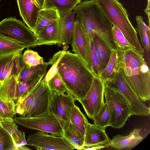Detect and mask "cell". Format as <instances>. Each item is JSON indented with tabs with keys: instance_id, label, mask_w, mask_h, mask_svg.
I'll return each instance as SVG.
<instances>
[{
	"instance_id": "cell-1",
	"label": "cell",
	"mask_w": 150,
	"mask_h": 150,
	"mask_svg": "<svg viewBox=\"0 0 150 150\" xmlns=\"http://www.w3.org/2000/svg\"><path fill=\"white\" fill-rule=\"evenodd\" d=\"M57 69L69 93L78 101L83 99L95 76L81 57L67 50L59 61Z\"/></svg>"
},
{
	"instance_id": "cell-2",
	"label": "cell",
	"mask_w": 150,
	"mask_h": 150,
	"mask_svg": "<svg viewBox=\"0 0 150 150\" xmlns=\"http://www.w3.org/2000/svg\"><path fill=\"white\" fill-rule=\"evenodd\" d=\"M76 21L83 29L88 41L97 36L112 49H117L113 40V25L95 0L81 2L74 8Z\"/></svg>"
},
{
	"instance_id": "cell-3",
	"label": "cell",
	"mask_w": 150,
	"mask_h": 150,
	"mask_svg": "<svg viewBox=\"0 0 150 150\" xmlns=\"http://www.w3.org/2000/svg\"><path fill=\"white\" fill-rule=\"evenodd\" d=\"M118 51L121 67L127 82L145 102L150 98V73L143 54L134 49Z\"/></svg>"
},
{
	"instance_id": "cell-4",
	"label": "cell",
	"mask_w": 150,
	"mask_h": 150,
	"mask_svg": "<svg viewBox=\"0 0 150 150\" xmlns=\"http://www.w3.org/2000/svg\"><path fill=\"white\" fill-rule=\"evenodd\" d=\"M52 91L42 80L15 103L16 113L23 117H34L50 111Z\"/></svg>"
},
{
	"instance_id": "cell-5",
	"label": "cell",
	"mask_w": 150,
	"mask_h": 150,
	"mask_svg": "<svg viewBox=\"0 0 150 150\" xmlns=\"http://www.w3.org/2000/svg\"><path fill=\"white\" fill-rule=\"evenodd\" d=\"M95 0L112 25L121 30L137 50L143 54L144 50L139 41L136 29L122 4L118 0Z\"/></svg>"
},
{
	"instance_id": "cell-6",
	"label": "cell",
	"mask_w": 150,
	"mask_h": 150,
	"mask_svg": "<svg viewBox=\"0 0 150 150\" xmlns=\"http://www.w3.org/2000/svg\"><path fill=\"white\" fill-rule=\"evenodd\" d=\"M105 87L120 93L127 102L132 115L147 116L150 108L137 95L127 82L121 67L110 79L103 83Z\"/></svg>"
},
{
	"instance_id": "cell-7",
	"label": "cell",
	"mask_w": 150,
	"mask_h": 150,
	"mask_svg": "<svg viewBox=\"0 0 150 150\" xmlns=\"http://www.w3.org/2000/svg\"><path fill=\"white\" fill-rule=\"evenodd\" d=\"M0 34L20 43L25 48L38 46L34 32L14 17L6 18L0 22Z\"/></svg>"
},
{
	"instance_id": "cell-8",
	"label": "cell",
	"mask_w": 150,
	"mask_h": 150,
	"mask_svg": "<svg viewBox=\"0 0 150 150\" xmlns=\"http://www.w3.org/2000/svg\"><path fill=\"white\" fill-rule=\"evenodd\" d=\"M104 95L110 114L109 126L116 129L122 127L132 115L127 102L118 93L105 86Z\"/></svg>"
},
{
	"instance_id": "cell-9",
	"label": "cell",
	"mask_w": 150,
	"mask_h": 150,
	"mask_svg": "<svg viewBox=\"0 0 150 150\" xmlns=\"http://www.w3.org/2000/svg\"><path fill=\"white\" fill-rule=\"evenodd\" d=\"M13 120L16 123L28 129L47 132L56 136L63 135V128L62 122L50 111L34 117H15Z\"/></svg>"
},
{
	"instance_id": "cell-10",
	"label": "cell",
	"mask_w": 150,
	"mask_h": 150,
	"mask_svg": "<svg viewBox=\"0 0 150 150\" xmlns=\"http://www.w3.org/2000/svg\"><path fill=\"white\" fill-rule=\"evenodd\" d=\"M105 86L100 79L95 76L85 97L79 102L88 118L92 119L104 104Z\"/></svg>"
},
{
	"instance_id": "cell-11",
	"label": "cell",
	"mask_w": 150,
	"mask_h": 150,
	"mask_svg": "<svg viewBox=\"0 0 150 150\" xmlns=\"http://www.w3.org/2000/svg\"><path fill=\"white\" fill-rule=\"evenodd\" d=\"M27 144L38 150H74V148L63 136L39 131L29 135Z\"/></svg>"
},
{
	"instance_id": "cell-12",
	"label": "cell",
	"mask_w": 150,
	"mask_h": 150,
	"mask_svg": "<svg viewBox=\"0 0 150 150\" xmlns=\"http://www.w3.org/2000/svg\"><path fill=\"white\" fill-rule=\"evenodd\" d=\"M52 91L50 111L56 115L63 126L66 123L70 121V112L75 104L76 99L69 93H59L54 91Z\"/></svg>"
},
{
	"instance_id": "cell-13",
	"label": "cell",
	"mask_w": 150,
	"mask_h": 150,
	"mask_svg": "<svg viewBox=\"0 0 150 150\" xmlns=\"http://www.w3.org/2000/svg\"><path fill=\"white\" fill-rule=\"evenodd\" d=\"M71 43L74 53L80 57L90 69L89 42L81 25L76 21L75 22Z\"/></svg>"
},
{
	"instance_id": "cell-14",
	"label": "cell",
	"mask_w": 150,
	"mask_h": 150,
	"mask_svg": "<svg viewBox=\"0 0 150 150\" xmlns=\"http://www.w3.org/2000/svg\"><path fill=\"white\" fill-rule=\"evenodd\" d=\"M59 14V42L57 45L59 46L67 45L71 42L76 13L72 11L68 13Z\"/></svg>"
},
{
	"instance_id": "cell-15",
	"label": "cell",
	"mask_w": 150,
	"mask_h": 150,
	"mask_svg": "<svg viewBox=\"0 0 150 150\" xmlns=\"http://www.w3.org/2000/svg\"><path fill=\"white\" fill-rule=\"evenodd\" d=\"M20 14L24 22L33 32L40 10L33 0H17Z\"/></svg>"
},
{
	"instance_id": "cell-16",
	"label": "cell",
	"mask_w": 150,
	"mask_h": 150,
	"mask_svg": "<svg viewBox=\"0 0 150 150\" xmlns=\"http://www.w3.org/2000/svg\"><path fill=\"white\" fill-rule=\"evenodd\" d=\"M22 97L18 78L14 76L6 79L0 84V99L6 101H13L15 103Z\"/></svg>"
},
{
	"instance_id": "cell-17",
	"label": "cell",
	"mask_w": 150,
	"mask_h": 150,
	"mask_svg": "<svg viewBox=\"0 0 150 150\" xmlns=\"http://www.w3.org/2000/svg\"><path fill=\"white\" fill-rule=\"evenodd\" d=\"M144 138L141 129H135L128 135L118 134L114 136L110 140V146L118 149L132 148L138 144Z\"/></svg>"
},
{
	"instance_id": "cell-18",
	"label": "cell",
	"mask_w": 150,
	"mask_h": 150,
	"mask_svg": "<svg viewBox=\"0 0 150 150\" xmlns=\"http://www.w3.org/2000/svg\"><path fill=\"white\" fill-rule=\"evenodd\" d=\"M50 64V63L49 61L37 66L30 67L24 64L18 80L28 82H40L45 75L47 67Z\"/></svg>"
},
{
	"instance_id": "cell-19",
	"label": "cell",
	"mask_w": 150,
	"mask_h": 150,
	"mask_svg": "<svg viewBox=\"0 0 150 150\" xmlns=\"http://www.w3.org/2000/svg\"><path fill=\"white\" fill-rule=\"evenodd\" d=\"M59 21L43 28L35 35L38 46L57 45L59 42Z\"/></svg>"
},
{
	"instance_id": "cell-20",
	"label": "cell",
	"mask_w": 150,
	"mask_h": 150,
	"mask_svg": "<svg viewBox=\"0 0 150 150\" xmlns=\"http://www.w3.org/2000/svg\"><path fill=\"white\" fill-rule=\"evenodd\" d=\"M110 141L105 129L97 127L94 124L88 123L84 134L83 147Z\"/></svg>"
},
{
	"instance_id": "cell-21",
	"label": "cell",
	"mask_w": 150,
	"mask_h": 150,
	"mask_svg": "<svg viewBox=\"0 0 150 150\" xmlns=\"http://www.w3.org/2000/svg\"><path fill=\"white\" fill-rule=\"evenodd\" d=\"M99 62V78L111 56V50L102 39L95 36L93 40Z\"/></svg>"
},
{
	"instance_id": "cell-22",
	"label": "cell",
	"mask_w": 150,
	"mask_h": 150,
	"mask_svg": "<svg viewBox=\"0 0 150 150\" xmlns=\"http://www.w3.org/2000/svg\"><path fill=\"white\" fill-rule=\"evenodd\" d=\"M22 52L20 51L16 53L5 65L1 83L12 76L18 78L24 65L22 59Z\"/></svg>"
},
{
	"instance_id": "cell-23",
	"label": "cell",
	"mask_w": 150,
	"mask_h": 150,
	"mask_svg": "<svg viewBox=\"0 0 150 150\" xmlns=\"http://www.w3.org/2000/svg\"><path fill=\"white\" fill-rule=\"evenodd\" d=\"M63 136L75 149L81 150L83 148L84 137L70 121L63 126Z\"/></svg>"
},
{
	"instance_id": "cell-24",
	"label": "cell",
	"mask_w": 150,
	"mask_h": 150,
	"mask_svg": "<svg viewBox=\"0 0 150 150\" xmlns=\"http://www.w3.org/2000/svg\"><path fill=\"white\" fill-rule=\"evenodd\" d=\"M59 16L56 10L43 8L39 11L34 33L35 34L43 28L59 20Z\"/></svg>"
},
{
	"instance_id": "cell-25",
	"label": "cell",
	"mask_w": 150,
	"mask_h": 150,
	"mask_svg": "<svg viewBox=\"0 0 150 150\" xmlns=\"http://www.w3.org/2000/svg\"><path fill=\"white\" fill-rule=\"evenodd\" d=\"M121 67L120 57L117 49L111 50L109 60L99 78L103 83L112 78Z\"/></svg>"
},
{
	"instance_id": "cell-26",
	"label": "cell",
	"mask_w": 150,
	"mask_h": 150,
	"mask_svg": "<svg viewBox=\"0 0 150 150\" xmlns=\"http://www.w3.org/2000/svg\"><path fill=\"white\" fill-rule=\"evenodd\" d=\"M81 2V0H45L43 8L55 10L59 13H67L73 11Z\"/></svg>"
},
{
	"instance_id": "cell-27",
	"label": "cell",
	"mask_w": 150,
	"mask_h": 150,
	"mask_svg": "<svg viewBox=\"0 0 150 150\" xmlns=\"http://www.w3.org/2000/svg\"><path fill=\"white\" fill-rule=\"evenodd\" d=\"M0 122L3 127L11 135L18 150L21 146L27 144L24 132L18 129V126L14 120H4Z\"/></svg>"
},
{
	"instance_id": "cell-28",
	"label": "cell",
	"mask_w": 150,
	"mask_h": 150,
	"mask_svg": "<svg viewBox=\"0 0 150 150\" xmlns=\"http://www.w3.org/2000/svg\"><path fill=\"white\" fill-rule=\"evenodd\" d=\"M69 120L73 125L84 136L88 122L79 108L75 104L70 114Z\"/></svg>"
},
{
	"instance_id": "cell-29",
	"label": "cell",
	"mask_w": 150,
	"mask_h": 150,
	"mask_svg": "<svg viewBox=\"0 0 150 150\" xmlns=\"http://www.w3.org/2000/svg\"><path fill=\"white\" fill-rule=\"evenodd\" d=\"M24 48L20 43L0 34V57L23 51Z\"/></svg>"
},
{
	"instance_id": "cell-30",
	"label": "cell",
	"mask_w": 150,
	"mask_h": 150,
	"mask_svg": "<svg viewBox=\"0 0 150 150\" xmlns=\"http://www.w3.org/2000/svg\"><path fill=\"white\" fill-rule=\"evenodd\" d=\"M137 23V29L138 31L144 49L147 52L150 51V26L144 23L142 16H137L135 18Z\"/></svg>"
},
{
	"instance_id": "cell-31",
	"label": "cell",
	"mask_w": 150,
	"mask_h": 150,
	"mask_svg": "<svg viewBox=\"0 0 150 150\" xmlns=\"http://www.w3.org/2000/svg\"><path fill=\"white\" fill-rule=\"evenodd\" d=\"M112 36L114 44L118 50L124 51L130 49L136 50L127 40L121 30L114 25L112 29Z\"/></svg>"
},
{
	"instance_id": "cell-32",
	"label": "cell",
	"mask_w": 150,
	"mask_h": 150,
	"mask_svg": "<svg viewBox=\"0 0 150 150\" xmlns=\"http://www.w3.org/2000/svg\"><path fill=\"white\" fill-rule=\"evenodd\" d=\"M92 120L94 124L100 128L105 129L107 127L109 126L110 115L108 107L106 103Z\"/></svg>"
},
{
	"instance_id": "cell-33",
	"label": "cell",
	"mask_w": 150,
	"mask_h": 150,
	"mask_svg": "<svg viewBox=\"0 0 150 150\" xmlns=\"http://www.w3.org/2000/svg\"><path fill=\"white\" fill-rule=\"evenodd\" d=\"M22 59L25 65L29 67L36 66L45 62L38 52L29 48L22 54Z\"/></svg>"
},
{
	"instance_id": "cell-34",
	"label": "cell",
	"mask_w": 150,
	"mask_h": 150,
	"mask_svg": "<svg viewBox=\"0 0 150 150\" xmlns=\"http://www.w3.org/2000/svg\"><path fill=\"white\" fill-rule=\"evenodd\" d=\"M15 103L0 99V121L13 120L16 114Z\"/></svg>"
},
{
	"instance_id": "cell-35",
	"label": "cell",
	"mask_w": 150,
	"mask_h": 150,
	"mask_svg": "<svg viewBox=\"0 0 150 150\" xmlns=\"http://www.w3.org/2000/svg\"><path fill=\"white\" fill-rule=\"evenodd\" d=\"M68 47L64 46L63 50L55 53L52 58L49 60L52 67L46 73L42 81L47 83V82L54 77L57 73V66L59 61L65 52L67 50Z\"/></svg>"
},
{
	"instance_id": "cell-36",
	"label": "cell",
	"mask_w": 150,
	"mask_h": 150,
	"mask_svg": "<svg viewBox=\"0 0 150 150\" xmlns=\"http://www.w3.org/2000/svg\"><path fill=\"white\" fill-rule=\"evenodd\" d=\"M12 138L4 128L0 129V150H17Z\"/></svg>"
},
{
	"instance_id": "cell-37",
	"label": "cell",
	"mask_w": 150,
	"mask_h": 150,
	"mask_svg": "<svg viewBox=\"0 0 150 150\" xmlns=\"http://www.w3.org/2000/svg\"><path fill=\"white\" fill-rule=\"evenodd\" d=\"M47 84L52 91L59 93H69L57 73L50 80Z\"/></svg>"
},
{
	"instance_id": "cell-38",
	"label": "cell",
	"mask_w": 150,
	"mask_h": 150,
	"mask_svg": "<svg viewBox=\"0 0 150 150\" xmlns=\"http://www.w3.org/2000/svg\"><path fill=\"white\" fill-rule=\"evenodd\" d=\"M90 70L95 76L99 77V62L93 40L89 42Z\"/></svg>"
},
{
	"instance_id": "cell-39",
	"label": "cell",
	"mask_w": 150,
	"mask_h": 150,
	"mask_svg": "<svg viewBox=\"0 0 150 150\" xmlns=\"http://www.w3.org/2000/svg\"><path fill=\"white\" fill-rule=\"evenodd\" d=\"M15 53L5 55L0 57V84L1 83L3 73L5 65L7 62L12 57Z\"/></svg>"
},
{
	"instance_id": "cell-40",
	"label": "cell",
	"mask_w": 150,
	"mask_h": 150,
	"mask_svg": "<svg viewBox=\"0 0 150 150\" xmlns=\"http://www.w3.org/2000/svg\"><path fill=\"white\" fill-rule=\"evenodd\" d=\"M110 146V141L109 142L85 146L83 147L81 150H99L108 147Z\"/></svg>"
},
{
	"instance_id": "cell-41",
	"label": "cell",
	"mask_w": 150,
	"mask_h": 150,
	"mask_svg": "<svg viewBox=\"0 0 150 150\" xmlns=\"http://www.w3.org/2000/svg\"><path fill=\"white\" fill-rule=\"evenodd\" d=\"M37 6L40 10L43 8L45 0H33Z\"/></svg>"
},
{
	"instance_id": "cell-42",
	"label": "cell",
	"mask_w": 150,
	"mask_h": 150,
	"mask_svg": "<svg viewBox=\"0 0 150 150\" xmlns=\"http://www.w3.org/2000/svg\"><path fill=\"white\" fill-rule=\"evenodd\" d=\"M147 4L146 8L145 9V11L148 16L149 26L150 25V0H147Z\"/></svg>"
},
{
	"instance_id": "cell-43",
	"label": "cell",
	"mask_w": 150,
	"mask_h": 150,
	"mask_svg": "<svg viewBox=\"0 0 150 150\" xmlns=\"http://www.w3.org/2000/svg\"><path fill=\"white\" fill-rule=\"evenodd\" d=\"M3 128V127L0 122V129Z\"/></svg>"
},
{
	"instance_id": "cell-44",
	"label": "cell",
	"mask_w": 150,
	"mask_h": 150,
	"mask_svg": "<svg viewBox=\"0 0 150 150\" xmlns=\"http://www.w3.org/2000/svg\"><path fill=\"white\" fill-rule=\"evenodd\" d=\"M1 0H0V2Z\"/></svg>"
}]
</instances>
